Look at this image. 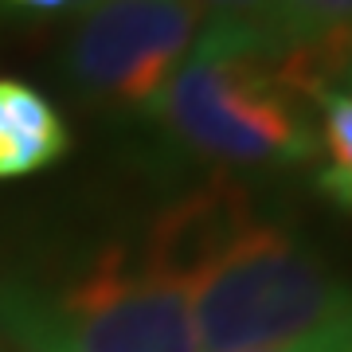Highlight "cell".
<instances>
[{
    "instance_id": "cell-1",
    "label": "cell",
    "mask_w": 352,
    "mask_h": 352,
    "mask_svg": "<svg viewBox=\"0 0 352 352\" xmlns=\"http://www.w3.org/2000/svg\"><path fill=\"white\" fill-rule=\"evenodd\" d=\"M129 129L168 176H282L317 157L309 102L274 71V32L235 20H204L173 82Z\"/></svg>"
},
{
    "instance_id": "cell-2",
    "label": "cell",
    "mask_w": 352,
    "mask_h": 352,
    "mask_svg": "<svg viewBox=\"0 0 352 352\" xmlns=\"http://www.w3.org/2000/svg\"><path fill=\"white\" fill-rule=\"evenodd\" d=\"M0 333L16 352H200L184 289L149 274L129 239L0 274Z\"/></svg>"
},
{
    "instance_id": "cell-3",
    "label": "cell",
    "mask_w": 352,
    "mask_h": 352,
    "mask_svg": "<svg viewBox=\"0 0 352 352\" xmlns=\"http://www.w3.org/2000/svg\"><path fill=\"white\" fill-rule=\"evenodd\" d=\"M200 352H266L352 325V278L266 208L184 289Z\"/></svg>"
},
{
    "instance_id": "cell-4",
    "label": "cell",
    "mask_w": 352,
    "mask_h": 352,
    "mask_svg": "<svg viewBox=\"0 0 352 352\" xmlns=\"http://www.w3.org/2000/svg\"><path fill=\"white\" fill-rule=\"evenodd\" d=\"M208 16L192 0H102L55 51V78L87 113L138 126L196 47Z\"/></svg>"
},
{
    "instance_id": "cell-5",
    "label": "cell",
    "mask_w": 352,
    "mask_h": 352,
    "mask_svg": "<svg viewBox=\"0 0 352 352\" xmlns=\"http://www.w3.org/2000/svg\"><path fill=\"white\" fill-rule=\"evenodd\" d=\"M71 153L59 106L20 78H0V180L43 173Z\"/></svg>"
},
{
    "instance_id": "cell-6",
    "label": "cell",
    "mask_w": 352,
    "mask_h": 352,
    "mask_svg": "<svg viewBox=\"0 0 352 352\" xmlns=\"http://www.w3.org/2000/svg\"><path fill=\"white\" fill-rule=\"evenodd\" d=\"M317 110V157L309 184L321 200L340 212H352V90H321Z\"/></svg>"
},
{
    "instance_id": "cell-7",
    "label": "cell",
    "mask_w": 352,
    "mask_h": 352,
    "mask_svg": "<svg viewBox=\"0 0 352 352\" xmlns=\"http://www.w3.org/2000/svg\"><path fill=\"white\" fill-rule=\"evenodd\" d=\"M352 32V0H278L274 39L305 43Z\"/></svg>"
},
{
    "instance_id": "cell-8",
    "label": "cell",
    "mask_w": 352,
    "mask_h": 352,
    "mask_svg": "<svg viewBox=\"0 0 352 352\" xmlns=\"http://www.w3.org/2000/svg\"><path fill=\"white\" fill-rule=\"evenodd\" d=\"M208 20H235L274 32L278 24V0H192Z\"/></svg>"
},
{
    "instance_id": "cell-9",
    "label": "cell",
    "mask_w": 352,
    "mask_h": 352,
    "mask_svg": "<svg viewBox=\"0 0 352 352\" xmlns=\"http://www.w3.org/2000/svg\"><path fill=\"white\" fill-rule=\"evenodd\" d=\"M352 344V325L349 329H337L329 337H317V340H305V344H289V349H266V352H349Z\"/></svg>"
},
{
    "instance_id": "cell-10",
    "label": "cell",
    "mask_w": 352,
    "mask_h": 352,
    "mask_svg": "<svg viewBox=\"0 0 352 352\" xmlns=\"http://www.w3.org/2000/svg\"><path fill=\"white\" fill-rule=\"evenodd\" d=\"M94 4H102V0H75V8H71V12H87V8H94Z\"/></svg>"
},
{
    "instance_id": "cell-11",
    "label": "cell",
    "mask_w": 352,
    "mask_h": 352,
    "mask_svg": "<svg viewBox=\"0 0 352 352\" xmlns=\"http://www.w3.org/2000/svg\"><path fill=\"white\" fill-rule=\"evenodd\" d=\"M349 90H352V63H349Z\"/></svg>"
},
{
    "instance_id": "cell-12",
    "label": "cell",
    "mask_w": 352,
    "mask_h": 352,
    "mask_svg": "<svg viewBox=\"0 0 352 352\" xmlns=\"http://www.w3.org/2000/svg\"><path fill=\"white\" fill-rule=\"evenodd\" d=\"M349 352H352V344H349Z\"/></svg>"
}]
</instances>
